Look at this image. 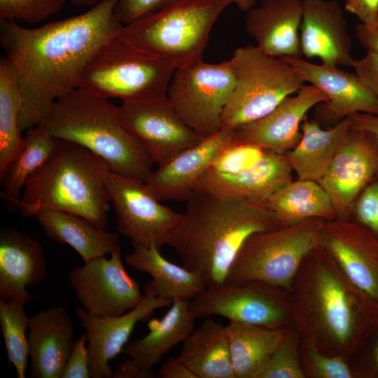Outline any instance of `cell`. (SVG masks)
Returning <instances> with one entry per match:
<instances>
[{"label":"cell","instance_id":"obj_8","mask_svg":"<svg viewBox=\"0 0 378 378\" xmlns=\"http://www.w3.org/2000/svg\"><path fill=\"white\" fill-rule=\"evenodd\" d=\"M230 61L234 86L222 114L220 130L263 118L305 83L284 57L270 55L257 46L237 48Z\"/></svg>","mask_w":378,"mask_h":378},{"label":"cell","instance_id":"obj_25","mask_svg":"<svg viewBox=\"0 0 378 378\" xmlns=\"http://www.w3.org/2000/svg\"><path fill=\"white\" fill-rule=\"evenodd\" d=\"M246 30L264 52L300 57L302 0H262L247 11Z\"/></svg>","mask_w":378,"mask_h":378},{"label":"cell","instance_id":"obj_1","mask_svg":"<svg viewBox=\"0 0 378 378\" xmlns=\"http://www.w3.org/2000/svg\"><path fill=\"white\" fill-rule=\"evenodd\" d=\"M117 1L101 0L82 14L33 29L0 20V43L18 80L21 132L39 125L58 98L76 89L95 50L122 32Z\"/></svg>","mask_w":378,"mask_h":378},{"label":"cell","instance_id":"obj_45","mask_svg":"<svg viewBox=\"0 0 378 378\" xmlns=\"http://www.w3.org/2000/svg\"><path fill=\"white\" fill-rule=\"evenodd\" d=\"M344 8L370 28L378 24V0H345Z\"/></svg>","mask_w":378,"mask_h":378},{"label":"cell","instance_id":"obj_32","mask_svg":"<svg viewBox=\"0 0 378 378\" xmlns=\"http://www.w3.org/2000/svg\"><path fill=\"white\" fill-rule=\"evenodd\" d=\"M265 205L284 225L311 218H337L328 194L318 182L312 180H292L274 192Z\"/></svg>","mask_w":378,"mask_h":378},{"label":"cell","instance_id":"obj_51","mask_svg":"<svg viewBox=\"0 0 378 378\" xmlns=\"http://www.w3.org/2000/svg\"><path fill=\"white\" fill-rule=\"evenodd\" d=\"M76 5L94 6L99 2V0H70Z\"/></svg>","mask_w":378,"mask_h":378},{"label":"cell","instance_id":"obj_37","mask_svg":"<svg viewBox=\"0 0 378 378\" xmlns=\"http://www.w3.org/2000/svg\"><path fill=\"white\" fill-rule=\"evenodd\" d=\"M301 364L305 378H354L349 360L324 354L301 340Z\"/></svg>","mask_w":378,"mask_h":378},{"label":"cell","instance_id":"obj_24","mask_svg":"<svg viewBox=\"0 0 378 378\" xmlns=\"http://www.w3.org/2000/svg\"><path fill=\"white\" fill-rule=\"evenodd\" d=\"M46 277L41 244L36 239L6 227L0 234V300L28 303L27 288Z\"/></svg>","mask_w":378,"mask_h":378},{"label":"cell","instance_id":"obj_34","mask_svg":"<svg viewBox=\"0 0 378 378\" xmlns=\"http://www.w3.org/2000/svg\"><path fill=\"white\" fill-rule=\"evenodd\" d=\"M20 95L15 70L6 56L0 59V175L15 156L22 141L19 127Z\"/></svg>","mask_w":378,"mask_h":378},{"label":"cell","instance_id":"obj_17","mask_svg":"<svg viewBox=\"0 0 378 378\" xmlns=\"http://www.w3.org/2000/svg\"><path fill=\"white\" fill-rule=\"evenodd\" d=\"M320 246L347 279L378 306V238L352 219L326 220Z\"/></svg>","mask_w":378,"mask_h":378},{"label":"cell","instance_id":"obj_13","mask_svg":"<svg viewBox=\"0 0 378 378\" xmlns=\"http://www.w3.org/2000/svg\"><path fill=\"white\" fill-rule=\"evenodd\" d=\"M72 268L69 283L81 307L99 316L122 315L144 298L138 281L124 267L120 245L111 253Z\"/></svg>","mask_w":378,"mask_h":378},{"label":"cell","instance_id":"obj_19","mask_svg":"<svg viewBox=\"0 0 378 378\" xmlns=\"http://www.w3.org/2000/svg\"><path fill=\"white\" fill-rule=\"evenodd\" d=\"M308 82L321 90L328 102L319 104L318 115L332 125L355 113L378 115V97L356 74L336 66L315 64L300 57H284Z\"/></svg>","mask_w":378,"mask_h":378},{"label":"cell","instance_id":"obj_22","mask_svg":"<svg viewBox=\"0 0 378 378\" xmlns=\"http://www.w3.org/2000/svg\"><path fill=\"white\" fill-rule=\"evenodd\" d=\"M292 174L284 155L265 150L257 164L237 174H220L206 170L194 190L221 200H248L265 204L274 192L292 181Z\"/></svg>","mask_w":378,"mask_h":378},{"label":"cell","instance_id":"obj_40","mask_svg":"<svg viewBox=\"0 0 378 378\" xmlns=\"http://www.w3.org/2000/svg\"><path fill=\"white\" fill-rule=\"evenodd\" d=\"M350 219L365 227L378 238V175L358 196Z\"/></svg>","mask_w":378,"mask_h":378},{"label":"cell","instance_id":"obj_39","mask_svg":"<svg viewBox=\"0 0 378 378\" xmlns=\"http://www.w3.org/2000/svg\"><path fill=\"white\" fill-rule=\"evenodd\" d=\"M68 0H0V19L37 23L57 13Z\"/></svg>","mask_w":378,"mask_h":378},{"label":"cell","instance_id":"obj_43","mask_svg":"<svg viewBox=\"0 0 378 378\" xmlns=\"http://www.w3.org/2000/svg\"><path fill=\"white\" fill-rule=\"evenodd\" d=\"M87 335L85 332L74 342L71 352L66 360L60 378L90 377L85 347Z\"/></svg>","mask_w":378,"mask_h":378},{"label":"cell","instance_id":"obj_47","mask_svg":"<svg viewBox=\"0 0 378 378\" xmlns=\"http://www.w3.org/2000/svg\"><path fill=\"white\" fill-rule=\"evenodd\" d=\"M155 375L153 370L139 366L131 358L119 363L113 373L114 378H153Z\"/></svg>","mask_w":378,"mask_h":378},{"label":"cell","instance_id":"obj_26","mask_svg":"<svg viewBox=\"0 0 378 378\" xmlns=\"http://www.w3.org/2000/svg\"><path fill=\"white\" fill-rule=\"evenodd\" d=\"M298 145L284 154L293 172L300 179L319 182L334 157L347 141L351 124L346 117L328 129L316 120H304Z\"/></svg>","mask_w":378,"mask_h":378},{"label":"cell","instance_id":"obj_30","mask_svg":"<svg viewBox=\"0 0 378 378\" xmlns=\"http://www.w3.org/2000/svg\"><path fill=\"white\" fill-rule=\"evenodd\" d=\"M132 244L134 250L126 255L125 262L134 270L152 276L158 297L172 301H190L206 288L197 274L167 260L155 246Z\"/></svg>","mask_w":378,"mask_h":378},{"label":"cell","instance_id":"obj_9","mask_svg":"<svg viewBox=\"0 0 378 378\" xmlns=\"http://www.w3.org/2000/svg\"><path fill=\"white\" fill-rule=\"evenodd\" d=\"M326 220L311 218L252 234L241 248L225 282L260 281L288 292L305 256L320 246Z\"/></svg>","mask_w":378,"mask_h":378},{"label":"cell","instance_id":"obj_44","mask_svg":"<svg viewBox=\"0 0 378 378\" xmlns=\"http://www.w3.org/2000/svg\"><path fill=\"white\" fill-rule=\"evenodd\" d=\"M352 67L364 85L378 97V55L368 50L363 57L354 60Z\"/></svg>","mask_w":378,"mask_h":378},{"label":"cell","instance_id":"obj_14","mask_svg":"<svg viewBox=\"0 0 378 378\" xmlns=\"http://www.w3.org/2000/svg\"><path fill=\"white\" fill-rule=\"evenodd\" d=\"M118 118L158 165L203 139L183 122L167 97L152 102H122Z\"/></svg>","mask_w":378,"mask_h":378},{"label":"cell","instance_id":"obj_33","mask_svg":"<svg viewBox=\"0 0 378 378\" xmlns=\"http://www.w3.org/2000/svg\"><path fill=\"white\" fill-rule=\"evenodd\" d=\"M59 141L41 125L26 131L18 153L0 175L1 197L13 210L18 209L20 193L27 179L44 162Z\"/></svg>","mask_w":378,"mask_h":378},{"label":"cell","instance_id":"obj_18","mask_svg":"<svg viewBox=\"0 0 378 378\" xmlns=\"http://www.w3.org/2000/svg\"><path fill=\"white\" fill-rule=\"evenodd\" d=\"M327 102V96L318 88L304 85L267 115L232 130V141L254 144L284 155L299 143L301 125L307 112Z\"/></svg>","mask_w":378,"mask_h":378},{"label":"cell","instance_id":"obj_4","mask_svg":"<svg viewBox=\"0 0 378 378\" xmlns=\"http://www.w3.org/2000/svg\"><path fill=\"white\" fill-rule=\"evenodd\" d=\"M107 163L87 148L59 139L27 179L18 209L24 217L45 208L78 214L105 230L110 201Z\"/></svg>","mask_w":378,"mask_h":378},{"label":"cell","instance_id":"obj_38","mask_svg":"<svg viewBox=\"0 0 378 378\" xmlns=\"http://www.w3.org/2000/svg\"><path fill=\"white\" fill-rule=\"evenodd\" d=\"M265 150L248 143L231 141L212 160L207 171L220 174H234L257 164Z\"/></svg>","mask_w":378,"mask_h":378},{"label":"cell","instance_id":"obj_49","mask_svg":"<svg viewBox=\"0 0 378 378\" xmlns=\"http://www.w3.org/2000/svg\"><path fill=\"white\" fill-rule=\"evenodd\" d=\"M348 117L351 128L370 132L378 139V115L355 113Z\"/></svg>","mask_w":378,"mask_h":378},{"label":"cell","instance_id":"obj_28","mask_svg":"<svg viewBox=\"0 0 378 378\" xmlns=\"http://www.w3.org/2000/svg\"><path fill=\"white\" fill-rule=\"evenodd\" d=\"M35 216L49 238L71 246L84 262L104 256L120 245L116 233L105 232L78 214L45 208Z\"/></svg>","mask_w":378,"mask_h":378},{"label":"cell","instance_id":"obj_10","mask_svg":"<svg viewBox=\"0 0 378 378\" xmlns=\"http://www.w3.org/2000/svg\"><path fill=\"white\" fill-rule=\"evenodd\" d=\"M234 86L230 61L203 60L176 69L167 97L183 122L202 138L220 130L223 110Z\"/></svg>","mask_w":378,"mask_h":378},{"label":"cell","instance_id":"obj_2","mask_svg":"<svg viewBox=\"0 0 378 378\" xmlns=\"http://www.w3.org/2000/svg\"><path fill=\"white\" fill-rule=\"evenodd\" d=\"M288 297L301 340L326 354L349 360L378 326V306L320 246L302 260Z\"/></svg>","mask_w":378,"mask_h":378},{"label":"cell","instance_id":"obj_36","mask_svg":"<svg viewBox=\"0 0 378 378\" xmlns=\"http://www.w3.org/2000/svg\"><path fill=\"white\" fill-rule=\"evenodd\" d=\"M301 338L293 325L286 326L284 335L255 378H305L300 354Z\"/></svg>","mask_w":378,"mask_h":378},{"label":"cell","instance_id":"obj_42","mask_svg":"<svg viewBox=\"0 0 378 378\" xmlns=\"http://www.w3.org/2000/svg\"><path fill=\"white\" fill-rule=\"evenodd\" d=\"M177 0H118L114 13L123 24L132 23L139 18L158 11Z\"/></svg>","mask_w":378,"mask_h":378},{"label":"cell","instance_id":"obj_6","mask_svg":"<svg viewBox=\"0 0 378 378\" xmlns=\"http://www.w3.org/2000/svg\"><path fill=\"white\" fill-rule=\"evenodd\" d=\"M227 0H177L124 25L120 36L133 47L175 69L202 61L211 28Z\"/></svg>","mask_w":378,"mask_h":378},{"label":"cell","instance_id":"obj_41","mask_svg":"<svg viewBox=\"0 0 378 378\" xmlns=\"http://www.w3.org/2000/svg\"><path fill=\"white\" fill-rule=\"evenodd\" d=\"M354 378H378V326L349 359Z\"/></svg>","mask_w":378,"mask_h":378},{"label":"cell","instance_id":"obj_3","mask_svg":"<svg viewBox=\"0 0 378 378\" xmlns=\"http://www.w3.org/2000/svg\"><path fill=\"white\" fill-rule=\"evenodd\" d=\"M167 243L183 266L206 287L224 284L243 244L252 234L284 224L262 203L221 200L194 190Z\"/></svg>","mask_w":378,"mask_h":378},{"label":"cell","instance_id":"obj_29","mask_svg":"<svg viewBox=\"0 0 378 378\" xmlns=\"http://www.w3.org/2000/svg\"><path fill=\"white\" fill-rule=\"evenodd\" d=\"M183 343L178 357L197 378H236L225 326L206 319Z\"/></svg>","mask_w":378,"mask_h":378},{"label":"cell","instance_id":"obj_27","mask_svg":"<svg viewBox=\"0 0 378 378\" xmlns=\"http://www.w3.org/2000/svg\"><path fill=\"white\" fill-rule=\"evenodd\" d=\"M196 318L190 300H175L160 320L148 322L149 332L141 339L127 342L122 353L139 366L153 370L165 354L192 332Z\"/></svg>","mask_w":378,"mask_h":378},{"label":"cell","instance_id":"obj_12","mask_svg":"<svg viewBox=\"0 0 378 378\" xmlns=\"http://www.w3.org/2000/svg\"><path fill=\"white\" fill-rule=\"evenodd\" d=\"M106 185L117 216V228L132 243L161 249L182 214L160 204L146 188L145 182L112 171Z\"/></svg>","mask_w":378,"mask_h":378},{"label":"cell","instance_id":"obj_15","mask_svg":"<svg viewBox=\"0 0 378 378\" xmlns=\"http://www.w3.org/2000/svg\"><path fill=\"white\" fill-rule=\"evenodd\" d=\"M378 175V139L353 129L318 183L330 199L337 218L350 219L360 194Z\"/></svg>","mask_w":378,"mask_h":378},{"label":"cell","instance_id":"obj_46","mask_svg":"<svg viewBox=\"0 0 378 378\" xmlns=\"http://www.w3.org/2000/svg\"><path fill=\"white\" fill-rule=\"evenodd\" d=\"M156 377L159 378H197L179 357L175 356L170 357L162 365Z\"/></svg>","mask_w":378,"mask_h":378},{"label":"cell","instance_id":"obj_20","mask_svg":"<svg viewBox=\"0 0 378 378\" xmlns=\"http://www.w3.org/2000/svg\"><path fill=\"white\" fill-rule=\"evenodd\" d=\"M300 50L324 65L352 66L351 41L344 10L336 0H302Z\"/></svg>","mask_w":378,"mask_h":378},{"label":"cell","instance_id":"obj_31","mask_svg":"<svg viewBox=\"0 0 378 378\" xmlns=\"http://www.w3.org/2000/svg\"><path fill=\"white\" fill-rule=\"evenodd\" d=\"M225 327L236 378H255L282 340L286 328L231 321Z\"/></svg>","mask_w":378,"mask_h":378},{"label":"cell","instance_id":"obj_21","mask_svg":"<svg viewBox=\"0 0 378 378\" xmlns=\"http://www.w3.org/2000/svg\"><path fill=\"white\" fill-rule=\"evenodd\" d=\"M232 141L231 130H220L178 153L152 172L145 182L159 201L186 202L212 160Z\"/></svg>","mask_w":378,"mask_h":378},{"label":"cell","instance_id":"obj_50","mask_svg":"<svg viewBox=\"0 0 378 378\" xmlns=\"http://www.w3.org/2000/svg\"><path fill=\"white\" fill-rule=\"evenodd\" d=\"M230 4H234L237 7L243 11H248L253 7L255 0H227Z\"/></svg>","mask_w":378,"mask_h":378},{"label":"cell","instance_id":"obj_11","mask_svg":"<svg viewBox=\"0 0 378 378\" xmlns=\"http://www.w3.org/2000/svg\"><path fill=\"white\" fill-rule=\"evenodd\" d=\"M190 306L197 318L220 316L231 322L269 328L292 323L288 292L260 281L206 287Z\"/></svg>","mask_w":378,"mask_h":378},{"label":"cell","instance_id":"obj_23","mask_svg":"<svg viewBox=\"0 0 378 378\" xmlns=\"http://www.w3.org/2000/svg\"><path fill=\"white\" fill-rule=\"evenodd\" d=\"M74 329L66 309L54 306L30 318L27 339L32 378H60L74 345Z\"/></svg>","mask_w":378,"mask_h":378},{"label":"cell","instance_id":"obj_16","mask_svg":"<svg viewBox=\"0 0 378 378\" xmlns=\"http://www.w3.org/2000/svg\"><path fill=\"white\" fill-rule=\"evenodd\" d=\"M172 300L158 296L153 281L146 284L144 298L134 309L119 316H99L77 307L76 314L85 329L88 341V360L91 378H111L109 361L122 352L137 323L149 318L158 309Z\"/></svg>","mask_w":378,"mask_h":378},{"label":"cell","instance_id":"obj_7","mask_svg":"<svg viewBox=\"0 0 378 378\" xmlns=\"http://www.w3.org/2000/svg\"><path fill=\"white\" fill-rule=\"evenodd\" d=\"M175 69L168 62L133 47L120 34L95 50L77 88L122 102L157 101L167 97Z\"/></svg>","mask_w":378,"mask_h":378},{"label":"cell","instance_id":"obj_35","mask_svg":"<svg viewBox=\"0 0 378 378\" xmlns=\"http://www.w3.org/2000/svg\"><path fill=\"white\" fill-rule=\"evenodd\" d=\"M24 306L19 301L0 300V327L8 360L15 367L18 378H24L29 356L26 332L30 318L26 314Z\"/></svg>","mask_w":378,"mask_h":378},{"label":"cell","instance_id":"obj_48","mask_svg":"<svg viewBox=\"0 0 378 378\" xmlns=\"http://www.w3.org/2000/svg\"><path fill=\"white\" fill-rule=\"evenodd\" d=\"M355 31L360 44L367 50L378 55V24L370 28L360 22L356 24Z\"/></svg>","mask_w":378,"mask_h":378},{"label":"cell","instance_id":"obj_5","mask_svg":"<svg viewBox=\"0 0 378 378\" xmlns=\"http://www.w3.org/2000/svg\"><path fill=\"white\" fill-rule=\"evenodd\" d=\"M118 108L76 88L58 98L39 125L100 157L111 171L146 182L153 162L120 122Z\"/></svg>","mask_w":378,"mask_h":378}]
</instances>
